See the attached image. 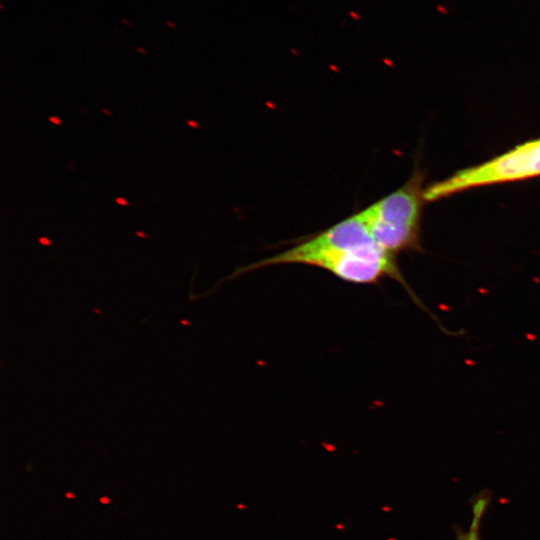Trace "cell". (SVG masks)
Returning a JSON list of instances; mask_svg holds the SVG:
<instances>
[{"label": "cell", "instance_id": "8992f818", "mask_svg": "<svg viewBox=\"0 0 540 540\" xmlns=\"http://www.w3.org/2000/svg\"><path fill=\"white\" fill-rule=\"evenodd\" d=\"M437 10H438V11H441L443 14H446V13H447L446 9L443 8L442 6H437Z\"/></svg>", "mask_w": 540, "mask_h": 540}, {"label": "cell", "instance_id": "7a4b0ae2", "mask_svg": "<svg viewBox=\"0 0 540 540\" xmlns=\"http://www.w3.org/2000/svg\"><path fill=\"white\" fill-rule=\"evenodd\" d=\"M423 178L415 171L403 186L362 210L375 241L393 255L420 249Z\"/></svg>", "mask_w": 540, "mask_h": 540}, {"label": "cell", "instance_id": "6da1fadb", "mask_svg": "<svg viewBox=\"0 0 540 540\" xmlns=\"http://www.w3.org/2000/svg\"><path fill=\"white\" fill-rule=\"evenodd\" d=\"M283 264L318 267L354 284H374L382 278H391L400 282L412 299L423 307L405 281L395 255L384 250L373 238L362 211L303 239L283 252L241 267L234 275Z\"/></svg>", "mask_w": 540, "mask_h": 540}, {"label": "cell", "instance_id": "3957f363", "mask_svg": "<svg viewBox=\"0 0 540 540\" xmlns=\"http://www.w3.org/2000/svg\"><path fill=\"white\" fill-rule=\"evenodd\" d=\"M540 176V138L525 142L487 162L456 172L425 188L432 202L471 188Z\"/></svg>", "mask_w": 540, "mask_h": 540}, {"label": "cell", "instance_id": "52a82bcc", "mask_svg": "<svg viewBox=\"0 0 540 540\" xmlns=\"http://www.w3.org/2000/svg\"><path fill=\"white\" fill-rule=\"evenodd\" d=\"M167 25H169L171 28H177L176 24H174L173 22L167 20L166 21Z\"/></svg>", "mask_w": 540, "mask_h": 540}, {"label": "cell", "instance_id": "5b68a950", "mask_svg": "<svg viewBox=\"0 0 540 540\" xmlns=\"http://www.w3.org/2000/svg\"><path fill=\"white\" fill-rule=\"evenodd\" d=\"M349 14L354 20H359L360 19V16L354 11H350Z\"/></svg>", "mask_w": 540, "mask_h": 540}, {"label": "cell", "instance_id": "277c9868", "mask_svg": "<svg viewBox=\"0 0 540 540\" xmlns=\"http://www.w3.org/2000/svg\"><path fill=\"white\" fill-rule=\"evenodd\" d=\"M487 506V499L479 498L473 506V518L468 530L461 534L458 540H480L479 528Z\"/></svg>", "mask_w": 540, "mask_h": 540}]
</instances>
